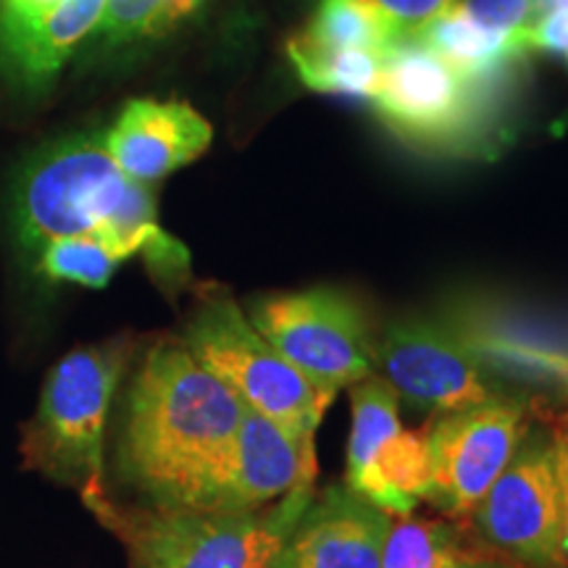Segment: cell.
<instances>
[{
  "instance_id": "obj_1",
  "label": "cell",
  "mask_w": 568,
  "mask_h": 568,
  "mask_svg": "<svg viewBox=\"0 0 568 568\" xmlns=\"http://www.w3.org/2000/svg\"><path fill=\"white\" fill-rule=\"evenodd\" d=\"M245 403L182 339H161L126 397L119 466L155 508L209 506Z\"/></svg>"
},
{
  "instance_id": "obj_2",
  "label": "cell",
  "mask_w": 568,
  "mask_h": 568,
  "mask_svg": "<svg viewBox=\"0 0 568 568\" xmlns=\"http://www.w3.org/2000/svg\"><path fill=\"white\" fill-rule=\"evenodd\" d=\"M13 226L32 253L55 237H92L122 261L142 255L166 287L190 274L187 247L161 230L151 187L119 172L98 132L63 138L27 163L13 190Z\"/></svg>"
},
{
  "instance_id": "obj_3",
  "label": "cell",
  "mask_w": 568,
  "mask_h": 568,
  "mask_svg": "<svg viewBox=\"0 0 568 568\" xmlns=\"http://www.w3.org/2000/svg\"><path fill=\"white\" fill-rule=\"evenodd\" d=\"M311 497L314 485L258 510L122 508L109 495L88 508L122 539L134 568H272Z\"/></svg>"
},
{
  "instance_id": "obj_4",
  "label": "cell",
  "mask_w": 568,
  "mask_h": 568,
  "mask_svg": "<svg viewBox=\"0 0 568 568\" xmlns=\"http://www.w3.org/2000/svg\"><path fill=\"white\" fill-rule=\"evenodd\" d=\"M132 355V339L80 347L53 366L42 387L38 414L24 429L27 466L61 485L80 489L84 506L101 500L105 418Z\"/></svg>"
},
{
  "instance_id": "obj_5",
  "label": "cell",
  "mask_w": 568,
  "mask_h": 568,
  "mask_svg": "<svg viewBox=\"0 0 568 568\" xmlns=\"http://www.w3.org/2000/svg\"><path fill=\"white\" fill-rule=\"evenodd\" d=\"M182 343L247 408L295 437L314 439L335 400V393L297 372L224 293H213L197 305L184 326Z\"/></svg>"
},
{
  "instance_id": "obj_6",
  "label": "cell",
  "mask_w": 568,
  "mask_h": 568,
  "mask_svg": "<svg viewBox=\"0 0 568 568\" xmlns=\"http://www.w3.org/2000/svg\"><path fill=\"white\" fill-rule=\"evenodd\" d=\"M500 88L464 80L422 40L395 42L368 98L387 130L424 151L471 153L489 145Z\"/></svg>"
},
{
  "instance_id": "obj_7",
  "label": "cell",
  "mask_w": 568,
  "mask_h": 568,
  "mask_svg": "<svg viewBox=\"0 0 568 568\" xmlns=\"http://www.w3.org/2000/svg\"><path fill=\"white\" fill-rule=\"evenodd\" d=\"M247 318L297 372L329 393L374 374L376 339L361 303L343 290L258 297L247 305Z\"/></svg>"
},
{
  "instance_id": "obj_8",
  "label": "cell",
  "mask_w": 568,
  "mask_h": 568,
  "mask_svg": "<svg viewBox=\"0 0 568 568\" xmlns=\"http://www.w3.org/2000/svg\"><path fill=\"white\" fill-rule=\"evenodd\" d=\"M471 516L481 539L500 556L527 568H568L556 435L524 432L510 464Z\"/></svg>"
},
{
  "instance_id": "obj_9",
  "label": "cell",
  "mask_w": 568,
  "mask_h": 568,
  "mask_svg": "<svg viewBox=\"0 0 568 568\" xmlns=\"http://www.w3.org/2000/svg\"><path fill=\"white\" fill-rule=\"evenodd\" d=\"M374 366L397 395L445 414L506 397L464 335L418 318L397 322L376 339Z\"/></svg>"
},
{
  "instance_id": "obj_10",
  "label": "cell",
  "mask_w": 568,
  "mask_h": 568,
  "mask_svg": "<svg viewBox=\"0 0 568 568\" xmlns=\"http://www.w3.org/2000/svg\"><path fill=\"white\" fill-rule=\"evenodd\" d=\"M527 429L524 403L510 395L445 414L429 426L435 485L426 500L456 518L471 516Z\"/></svg>"
},
{
  "instance_id": "obj_11",
  "label": "cell",
  "mask_w": 568,
  "mask_h": 568,
  "mask_svg": "<svg viewBox=\"0 0 568 568\" xmlns=\"http://www.w3.org/2000/svg\"><path fill=\"white\" fill-rule=\"evenodd\" d=\"M314 481V439L290 435L272 418L245 406L205 510H258Z\"/></svg>"
},
{
  "instance_id": "obj_12",
  "label": "cell",
  "mask_w": 568,
  "mask_h": 568,
  "mask_svg": "<svg viewBox=\"0 0 568 568\" xmlns=\"http://www.w3.org/2000/svg\"><path fill=\"white\" fill-rule=\"evenodd\" d=\"M393 516L345 485L311 497L280 560L287 568H382Z\"/></svg>"
},
{
  "instance_id": "obj_13",
  "label": "cell",
  "mask_w": 568,
  "mask_h": 568,
  "mask_svg": "<svg viewBox=\"0 0 568 568\" xmlns=\"http://www.w3.org/2000/svg\"><path fill=\"white\" fill-rule=\"evenodd\" d=\"M103 11L105 0H0V69L27 88L53 82Z\"/></svg>"
},
{
  "instance_id": "obj_14",
  "label": "cell",
  "mask_w": 568,
  "mask_h": 568,
  "mask_svg": "<svg viewBox=\"0 0 568 568\" xmlns=\"http://www.w3.org/2000/svg\"><path fill=\"white\" fill-rule=\"evenodd\" d=\"M211 124L182 101H130L105 134V151L119 172L153 184L209 151Z\"/></svg>"
},
{
  "instance_id": "obj_15",
  "label": "cell",
  "mask_w": 568,
  "mask_h": 568,
  "mask_svg": "<svg viewBox=\"0 0 568 568\" xmlns=\"http://www.w3.org/2000/svg\"><path fill=\"white\" fill-rule=\"evenodd\" d=\"M527 32V30H524ZM524 32L503 34L485 30L464 17L456 6L432 21L416 40L443 55L460 77L474 84H508L518 63L527 61L529 48Z\"/></svg>"
},
{
  "instance_id": "obj_16",
  "label": "cell",
  "mask_w": 568,
  "mask_h": 568,
  "mask_svg": "<svg viewBox=\"0 0 568 568\" xmlns=\"http://www.w3.org/2000/svg\"><path fill=\"white\" fill-rule=\"evenodd\" d=\"M435 485L429 426L400 429L376 450L372 466L351 489L387 510L389 516H410L416 503L426 500Z\"/></svg>"
},
{
  "instance_id": "obj_17",
  "label": "cell",
  "mask_w": 568,
  "mask_h": 568,
  "mask_svg": "<svg viewBox=\"0 0 568 568\" xmlns=\"http://www.w3.org/2000/svg\"><path fill=\"white\" fill-rule=\"evenodd\" d=\"M287 55L305 88L345 98H372L385 59V53L361 51V48L335 51V48L311 45L301 34L287 42Z\"/></svg>"
},
{
  "instance_id": "obj_18",
  "label": "cell",
  "mask_w": 568,
  "mask_h": 568,
  "mask_svg": "<svg viewBox=\"0 0 568 568\" xmlns=\"http://www.w3.org/2000/svg\"><path fill=\"white\" fill-rule=\"evenodd\" d=\"M481 548H468L456 529L414 514L389 527L382 568H474Z\"/></svg>"
},
{
  "instance_id": "obj_19",
  "label": "cell",
  "mask_w": 568,
  "mask_h": 568,
  "mask_svg": "<svg viewBox=\"0 0 568 568\" xmlns=\"http://www.w3.org/2000/svg\"><path fill=\"white\" fill-rule=\"evenodd\" d=\"M397 400L400 395L376 374L351 385L353 429L351 445H347V487L364 477L376 450L403 429Z\"/></svg>"
},
{
  "instance_id": "obj_20",
  "label": "cell",
  "mask_w": 568,
  "mask_h": 568,
  "mask_svg": "<svg viewBox=\"0 0 568 568\" xmlns=\"http://www.w3.org/2000/svg\"><path fill=\"white\" fill-rule=\"evenodd\" d=\"M201 3L203 0H105L95 34L109 48L163 38L193 17Z\"/></svg>"
},
{
  "instance_id": "obj_21",
  "label": "cell",
  "mask_w": 568,
  "mask_h": 568,
  "mask_svg": "<svg viewBox=\"0 0 568 568\" xmlns=\"http://www.w3.org/2000/svg\"><path fill=\"white\" fill-rule=\"evenodd\" d=\"M301 38L318 48H361V51L387 53L393 48L387 32L368 11L364 0H322L311 24Z\"/></svg>"
},
{
  "instance_id": "obj_22",
  "label": "cell",
  "mask_w": 568,
  "mask_h": 568,
  "mask_svg": "<svg viewBox=\"0 0 568 568\" xmlns=\"http://www.w3.org/2000/svg\"><path fill=\"white\" fill-rule=\"evenodd\" d=\"M40 272L48 280L101 290L116 274L119 258L111 247L92 237H55L40 247Z\"/></svg>"
},
{
  "instance_id": "obj_23",
  "label": "cell",
  "mask_w": 568,
  "mask_h": 568,
  "mask_svg": "<svg viewBox=\"0 0 568 568\" xmlns=\"http://www.w3.org/2000/svg\"><path fill=\"white\" fill-rule=\"evenodd\" d=\"M364 3L395 45V42L418 38L456 0H364Z\"/></svg>"
},
{
  "instance_id": "obj_24",
  "label": "cell",
  "mask_w": 568,
  "mask_h": 568,
  "mask_svg": "<svg viewBox=\"0 0 568 568\" xmlns=\"http://www.w3.org/2000/svg\"><path fill=\"white\" fill-rule=\"evenodd\" d=\"M456 9L485 30L516 34L537 21L535 0H456Z\"/></svg>"
},
{
  "instance_id": "obj_25",
  "label": "cell",
  "mask_w": 568,
  "mask_h": 568,
  "mask_svg": "<svg viewBox=\"0 0 568 568\" xmlns=\"http://www.w3.org/2000/svg\"><path fill=\"white\" fill-rule=\"evenodd\" d=\"M529 53L542 51V53H558L568 59V9L545 13L535 24L524 32Z\"/></svg>"
},
{
  "instance_id": "obj_26",
  "label": "cell",
  "mask_w": 568,
  "mask_h": 568,
  "mask_svg": "<svg viewBox=\"0 0 568 568\" xmlns=\"http://www.w3.org/2000/svg\"><path fill=\"white\" fill-rule=\"evenodd\" d=\"M556 447H558V479H560V529H564V552L568 560V443L560 432V426L556 432Z\"/></svg>"
},
{
  "instance_id": "obj_27",
  "label": "cell",
  "mask_w": 568,
  "mask_h": 568,
  "mask_svg": "<svg viewBox=\"0 0 568 568\" xmlns=\"http://www.w3.org/2000/svg\"><path fill=\"white\" fill-rule=\"evenodd\" d=\"M474 568H527V566L516 564V560H506V556L493 558V556H487L485 550H481V556H479L477 566H474Z\"/></svg>"
},
{
  "instance_id": "obj_28",
  "label": "cell",
  "mask_w": 568,
  "mask_h": 568,
  "mask_svg": "<svg viewBox=\"0 0 568 568\" xmlns=\"http://www.w3.org/2000/svg\"><path fill=\"white\" fill-rule=\"evenodd\" d=\"M535 9H537V19L545 17V13L568 9V0H535Z\"/></svg>"
},
{
  "instance_id": "obj_29",
  "label": "cell",
  "mask_w": 568,
  "mask_h": 568,
  "mask_svg": "<svg viewBox=\"0 0 568 568\" xmlns=\"http://www.w3.org/2000/svg\"><path fill=\"white\" fill-rule=\"evenodd\" d=\"M560 432H564V437H566V443H568V422L560 424Z\"/></svg>"
},
{
  "instance_id": "obj_30",
  "label": "cell",
  "mask_w": 568,
  "mask_h": 568,
  "mask_svg": "<svg viewBox=\"0 0 568 568\" xmlns=\"http://www.w3.org/2000/svg\"><path fill=\"white\" fill-rule=\"evenodd\" d=\"M272 568H287V566H284V564H282V560H280V558H276V560H274V564H272Z\"/></svg>"
},
{
  "instance_id": "obj_31",
  "label": "cell",
  "mask_w": 568,
  "mask_h": 568,
  "mask_svg": "<svg viewBox=\"0 0 568 568\" xmlns=\"http://www.w3.org/2000/svg\"><path fill=\"white\" fill-rule=\"evenodd\" d=\"M564 374H568V358H566V364H564Z\"/></svg>"
}]
</instances>
